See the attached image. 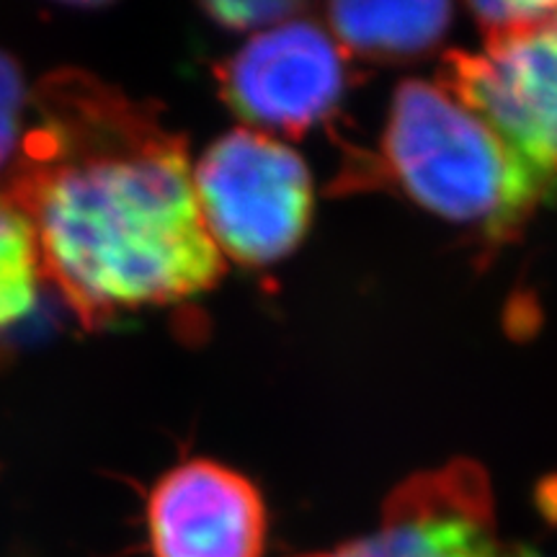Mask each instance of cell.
Returning a JSON list of instances; mask_svg holds the SVG:
<instances>
[{"label":"cell","instance_id":"obj_1","mask_svg":"<svg viewBox=\"0 0 557 557\" xmlns=\"http://www.w3.org/2000/svg\"><path fill=\"white\" fill-rule=\"evenodd\" d=\"M5 199L32 230L41 278L88 329L191 299L225 274L186 139L158 107L83 70H58L32 90Z\"/></svg>","mask_w":557,"mask_h":557},{"label":"cell","instance_id":"obj_2","mask_svg":"<svg viewBox=\"0 0 557 557\" xmlns=\"http://www.w3.org/2000/svg\"><path fill=\"white\" fill-rule=\"evenodd\" d=\"M393 186L442 220L506 243L555 189L442 83L406 81L382 135Z\"/></svg>","mask_w":557,"mask_h":557},{"label":"cell","instance_id":"obj_3","mask_svg":"<svg viewBox=\"0 0 557 557\" xmlns=\"http://www.w3.org/2000/svg\"><path fill=\"white\" fill-rule=\"evenodd\" d=\"M201 220L222 256L269 267L289 256L312 220L305 160L259 129H233L194 169Z\"/></svg>","mask_w":557,"mask_h":557},{"label":"cell","instance_id":"obj_4","mask_svg":"<svg viewBox=\"0 0 557 557\" xmlns=\"http://www.w3.org/2000/svg\"><path fill=\"white\" fill-rule=\"evenodd\" d=\"M442 86L498 132L557 194V13L529 29L451 52Z\"/></svg>","mask_w":557,"mask_h":557},{"label":"cell","instance_id":"obj_5","mask_svg":"<svg viewBox=\"0 0 557 557\" xmlns=\"http://www.w3.org/2000/svg\"><path fill=\"white\" fill-rule=\"evenodd\" d=\"M214 73L243 122L295 137L329 120L346 88L344 50L308 18L259 32Z\"/></svg>","mask_w":557,"mask_h":557},{"label":"cell","instance_id":"obj_6","mask_svg":"<svg viewBox=\"0 0 557 557\" xmlns=\"http://www.w3.org/2000/svg\"><path fill=\"white\" fill-rule=\"evenodd\" d=\"M302 557H504L491 487L472 462L410 478L372 534Z\"/></svg>","mask_w":557,"mask_h":557},{"label":"cell","instance_id":"obj_7","mask_svg":"<svg viewBox=\"0 0 557 557\" xmlns=\"http://www.w3.org/2000/svg\"><path fill=\"white\" fill-rule=\"evenodd\" d=\"M267 527L259 487L212 459L165 472L148 498L156 557H263Z\"/></svg>","mask_w":557,"mask_h":557},{"label":"cell","instance_id":"obj_8","mask_svg":"<svg viewBox=\"0 0 557 557\" xmlns=\"http://www.w3.org/2000/svg\"><path fill=\"white\" fill-rule=\"evenodd\" d=\"M447 3H336L329 9L341 50L361 58H410L447 32Z\"/></svg>","mask_w":557,"mask_h":557},{"label":"cell","instance_id":"obj_9","mask_svg":"<svg viewBox=\"0 0 557 557\" xmlns=\"http://www.w3.org/2000/svg\"><path fill=\"white\" fill-rule=\"evenodd\" d=\"M39 282L32 230L18 209L0 197V331L11 329L34 308Z\"/></svg>","mask_w":557,"mask_h":557},{"label":"cell","instance_id":"obj_10","mask_svg":"<svg viewBox=\"0 0 557 557\" xmlns=\"http://www.w3.org/2000/svg\"><path fill=\"white\" fill-rule=\"evenodd\" d=\"M29 122L32 90L26 88L16 62L0 52V197L3 199L21 163Z\"/></svg>","mask_w":557,"mask_h":557},{"label":"cell","instance_id":"obj_11","mask_svg":"<svg viewBox=\"0 0 557 557\" xmlns=\"http://www.w3.org/2000/svg\"><path fill=\"white\" fill-rule=\"evenodd\" d=\"M472 13H475L487 39L529 29V26H537L542 21L553 18L557 13V3H478L472 5Z\"/></svg>","mask_w":557,"mask_h":557},{"label":"cell","instance_id":"obj_12","mask_svg":"<svg viewBox=\"0 0 557 557\" xmlns=\"http://www.w3.org/2000/svg\"><path fill=\"white\" fill-rule=\"evenodd\" d=\"M205 11L212 16V21L227 26V29L238 32H267L271 26L284 24L299 11V5L292 3H212L205 5Z\"/></svg>","mask_w":557,"mask_h":557}]
</instances>
